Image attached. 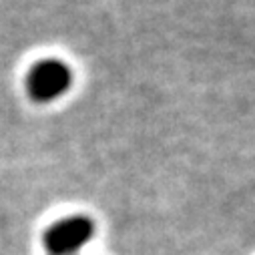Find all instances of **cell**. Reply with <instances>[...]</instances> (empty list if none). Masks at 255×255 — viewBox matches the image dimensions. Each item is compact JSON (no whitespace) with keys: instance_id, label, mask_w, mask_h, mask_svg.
<instances>
[{"instance_id":"6da1fadb","label":"cell","mask_w":255,"mask_h":255,"mask_svg":"<svg viewBox=\"0 0 255 255\" xmlns=\"http://www.w3.org/2000/svg\"><path fill=\"white\" fill-rule=\"evenodd\" d=\"M75 83L73 69L60 58L36 60L26 75V91L36 103H54L65 97Z\"/></svg>"},{"instance_id":"7a4b0ae2","label":"cell","mask_w":255,"mask_h":255,"mask_svg":"<svg viewBox=\"0 0 255 255\" xmlns=\"http://www.w3.org/2000/svg\"><path fill=\"white\" fill-rule=\"evenodd\" d=\"M95 235V223L89 217L73 215L52 223L44 235V245L52 255H75Z\"/></svg>"}]
</instances>
